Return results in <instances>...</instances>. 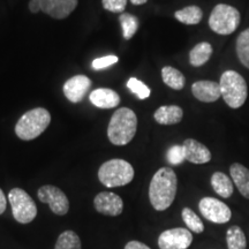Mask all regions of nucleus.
Wrapping results in <instances>:
<instances>
[{
    "mask_svg": "<svg viewBox=\"0 0 249 249\" xmlns=\"http://www.w3.org/2000/svg\"><path fill=\"white\" fill-rule=\"evenodd\" d=\"M178 178L171 167H161L154 174L149 186V200L155 210L164 211L172 205L177 196Z\"/></svg>",
    "mask_w": 249,
    "mask_h": 249,
    "instance_id": "nucleus-1",
    "label": "nucleus"
},
{
    "mask_svg": "<svg viewBox=\"0 0 249 249\" xmlns=\"http://www.w3.org/2000/svg\"><path fill=\"white\" fill-rule=\"evenodd\" d=\"M138 130V117L128 107L114 112L107 126V138L114 145H126L132 141Z\"/></svg>",
    "mask_w": 249,
    "mask_h": 249,
    "instance_id": "nucleus-2",
    "label": "nucleus"
},
{
    "mask_svg": "<svg viewBox=\"0 0 249 249\" xmlns=\"http://www.w3.org/2000/svg\"><path fill=\"white\" fill-rule=\"evenodd\" d=\"M220 92L226 105L231 108H240L248 97V86L245 77L235 71H225L219 81Z\"/></svg>",
    "mask_w": 249,
    "mask_h": 249,
    "instance_id": "nucleus-3",
    "label": "nucleus"
},
{
    "mask_svg": "<svg viewBox=\"0 0 249 249\" xmlns=\"http://www.w3.org/2000/svg\"><path fill=\"white\" fill-rule=\"evenodd\" d=\"M51 123V114L46 108L36 107L26 112L15 124V134L23 141H31L42 135Z\"/></svg>",
    "mask_w": 249,
    "mask_h": 249,
    "instance_id": "nucleus-4",
    "label": "nucleus"
},
{
    "mask_svg": "<svg viewBox=\"0 0 249 249\" xmlns=\"http://www.w3.org/2000/svg\"><path fill=\"white\" fill-rule=\"evenodd\" d=\"M134 169L128 161L111 160L102 164L98 170V179L107 188L128 185L134 179Z\"/></svg>",
    "mask_w": 249,
    "mask_h": 249,
    "instance_id": "nucleus-5",
    "label": "nucleus"
},
{
    "mask_svg": "<svg viewBox=\"0 0 249 249\" xmlns=\"http://www.w3.org/2000/svg\"><path fill=\"white\" fill-rule=\"evenodd\" d=\"M241 22L240 12L227 4H218L209 17V27L218 35H231L238 29Z\"/></svg>",
    "mask_w": 249,
    "mask_h": 249,
    "instance_id": "nucleus-6",
    "label": "nucleus"
},
{
    "mask_svg": "<svg viewBox=\"0 0 249 249\" xmlns=\"http://www.w3.org/2000/svg\"><path fill=\"white\" fill-rule=\"evenodd\" d=\"M14 219L20 224H29L37 216V207L31 196L21 188H13L8 194Z\"/></svg>",
    "mask_w": 249,
    "mask_h": 249,
    "instance_id": "nucleus-7",
    "label": "nucleus"
},
{
    "mask_svg": "<svg viewBox=\"0 0 249 249\" xmlns=\"http://www.w3.org/2000/svg\"><path fill=\"white\" fill-rule=\"evenodd\" d=\"M77 4L79 0H30L29 11L34 14L43 12L55 20H64L70 17Z\"/></svg>",
    "mask_w": 249,
    "mask_h": 249,
    "instance_id": "nucleus-8",
    "label": "nucleus"
},
{
    "mask_svg": "<svg viewBox=\"0 0 249 249\" xmlns=\"http://www.w3.org/2000/svg\"><path fill=\"white\" fill-rule=\"evenodd\" d=\"M198 209L205 219L214 224H226L232 218V210L229 205L210 196L201 198Z\"/></svg>",
    "mask_w": 249,
    "mask_h": 249,
    "instance_id": "nucleus-9",
    "label": "nucleus"
},
{
    "mask_svg": "<svg viewBox=\"0 0 249 249\" xmlns=\"http://www.w3.org/2000/svg\"><path fill=\"white\" fill-rule=\"evenodd\" d=\"M38 200L49 204L50 209L58 216H65L70 210V201L66 194L58 187L52 185L42 186L37 192Z\"/></svg>",
    "mask_w": 249,
    "mask_h": 249,
    "instance_id": "nucleus-10",
    "label": "nucleus"
},
{
    "mask_svg": "<svg viewBox=\"0 0 249 249\" xmlns=\"http://www.w3.org/2000/svg\"><path fill=\"white\" fill-rule=\"evenodd\" d=\"M160 249H188L193 242V234L185 227H176L161 232L158 236Z\"/></svg>",
    "mask_w": 249,
    "mask_h": 249,
    "instance_id": "nucleus-11",
    "label": "nucleus"
},
{
    "mask_svg": "<svg viewBox=\"0 0 249 249\" xmlns=\"http://www.w3.org/2000/svg\"><path fill=\"white\" fill-rule=\"evenodd\" d=\"M96 211L105 216L117 217L124 211V201L119 195L111 192H102L93 200Z\"/></svg>",
    "mask_w": 249,
    "mask_h": 249,
    "instance_id": "nucleus-12",
    "label": "nucleus"
},
{
    "mask_svg": "<svg viewBox=\"0 0 249 249\" xmlns=\"http://www.w3.org/2000/svg\"><path fill=\"white\" fill-rule=\"evenodd\" d=\"M91 87V80L86 75H75L67 80L64 85V95L71 103H80L86 97Z\"/></svg>",
    "mask_w": 249,
    "mask_h": 249,
    "instance_id": "nucleus-13",
    "label": "nucleus"
},
{
    "mask_svg": "<svg viewBox=\"0 0 249 249\" xmlns=\"http://www.w3.org/2000/svg\"><path fill=\"white\" fill-rule=\"evenodd\" d=\"M183 152H185V160L193 164H207L213 158L211 151L203 143L196 141L194 139L185 140L182 144Z\"/></svg>",
    "mask_w": 249,
    "mask_h": 249,
    "instance_id": "nucleus-14",
    "label": "nucleus"
},
{
    "mask_svg": "<svg viewBox=\"0 0 249 249\" xmlns=\"http://www.w3.org/2000/svg\"><path fill=\"white\" fill-rule=\"evenodd\" d=\"M192 92L197 101L203 103H214L222 96L219 83L209 80L196 81L193 83Z\"/></svg>",
    "mask_w": 249,
    "mask_h": 249,
    "instance_id": "nucleus-15",
    "label": "nucleus"
},
{
    "mask_svg": "<svg viewBox=\"0 0 249 249\" xmlns=\"http://www.w3.org/2000/svg\"><path fill=\"white\" fill-rule=\"evenodd\" d=\"M90 102L98 108H113L120 103V96L114 90L98 88L92 90L89 95Z\"/></svg>",
    "mask_w": 249,
    "mask_h": 249,
    "instance_id": "nucleus-16",
    "label": "nucleus"
},
{
    "mask_svg": "<svg viewBox=\"0 0 249 249\" xmlns=\"http://www.w3.org/2000/svg\"><path fill=\"white\" fill-rule=\"evenodd\" d=\"M230 176L239 193L249 200V169L240 163H233L230 166Z\"/></svg>",
    "mask_w": 249,
    "mask_h": 249,
    "instance_id": "nucleus-17",
    "label": "nucleus"
},
{
    "mask_svg": "<svg viewBox=\"0 0 249 249\" xmlns=\"http://www.w3.org/2000/svg\"><path fill=\"white\" fill-rule=\"evenodd\" d=\"M156 123L164 126L179 124L183 118L182 108L178 105H163L154 113Z\"/></svg>",
    "mask_w": 249,
    "mask_h": 249,
    "instance_id": "nucleus-18",
    "label": "nucleus"
},
{
    "mask_svg": "<svg viewBox=\"0 0 249 249\" xmlns=\"http://www.w3.org/2000/svg\"><path fill=\"white\" fill-rule=\"evenodd\" d=\"M211 187L216 193L223 198H230L234 192V183L227 174L223 172H214L210 179Z\"/></svg>",
    "mask_w": 249,
    "mask_h": 249,
    "instance_id": "nucleus-19",
    "label": "nucleus"
},
{
    "mask_svg": "<svg viewBox=\"0 0 249 249\" xmlns=\"http://www.w3.org/2000/svg\"><path fill=\"white\" fill-rule=\"evenodd\" d=\"M213 49L210 43L201 42L196 44L189 52V62L192 66L201 67L210 60Z\"/></svg>",
    "mask_w": 249,
    "mask_h": 249,
    "instance_id": "nucleus-20",
    "label": "nucleus"
},
{
    "mask_svg": "<svg viewBox=\"0 0 249 249\" xmlns=\"http://www.w3.org/2000/svg\"><path fill=\"white\" fill-rule=\"evenodd\" d=\"M174 18L179 22L187 24V26H195V24L200 23L203 18V12L198 6L192 5L177 11L174 13Z\"/></svg>",
    "mask_w": 249,
    "mask_h": 249,
    "instance_id": "nucleus-21",
    "label": "nucleus"
},
{
    "mask_svg": "<svg viewBox=\"0 0 249 249\" xmlns=\"http://www.w3.org/2000/svg\"><path fill=\"white\" fill-rule=\"evenodd\" d=\"M161 79L163 82L171 89L181 90L186 85V77L177 68L172 66H165L161 70Z\"/></svg>",
    "mask_w": 249,
    "mask_h": 249,
    "instance_id": "nucleus-22",
    "label": "nucleus"
},
{
    "mask_svg": "<svg viewBox=\"0 0 249 249\" xmlns=\"http://www.w3.org/2000/svg\"><path fill=\"white\" fill-rule=\"evenodd\" d=\"M227 249H246L247 248V239L244 230L240 226L233 225L226 231Z\"/></svg>",
    "mask_w": 249,
    "mask_h": 249,
    "instance_id": "nucleus-23",
    "label": "nucleus"
},
{
    "mask_svg": "<svg viewBox=\"0 0 249 249\" xmlns=\"http://www.w3.org/2000/svg\"><path fill=\"white\" fill-rule=\"evenodd\" d=\"M235 52L242 66L249 70V28L239 34L235 43Z\"/></svg>",
    "mask_w": 249,
    "mask_h": 249,
    "instance_id": "nucleus-24",
    "label": "nucleus"
},
{
    "mask_svg": "<svg viewBox=\"0 0 249 249\" xmlns=\"http://www.w3.org/2000/svg\"><path fill=\"white\" fill-rule=\"evenodd\" d=\"M181 217L183 223L186 224L187 229L191 232L200 233L204 232V224L201 220V218L196 214L194 211H193L191 208H183L181 211Z\"/></svg>",
    "mask_w": 249,
    "mask_h": 249,
    "instance_id": "nucleus-25",
    "label": "nucleus"
},
{
    "mask_svg": "<svg viewBox=\"0 0 249 249\" xmlns=\"http://www.w3.org/2000/svg\"><path fill=\"white\" fill-rule=\"evenodd\" d=\"M119 22L123 28V36L124 39H130L139 29V18L129 13H121Z\"/></svg>",
    "mask_w": 249,
    "mask_h": 249,
    "instance_id": "nucleus-26",
    "label": "nucleus"
},
{
    "mask_svg": "<svg viewBox=\"0 0 249 249\" xmlns=\"http://www.w3.org/2000/svg\"><path fill=\"white\" fill-rule=\"evenodd\" d=\"M54 249H81L80 236L74 231H65L58 236Z\"/></svg>",
    "mask_w": 249,
    "mask_h": 249,
    "instance_id": "nucleus-27",
    "label": "nucleus"
},
{
    "mask_svg": "<svg viewBox=\"0 0 249 249\" xmlns=\"http://www.w3.org/2000/svg\"><path fill=\"white\" fill-rule=\"evenodd\" d=\"M127 87H128L130 91L135 93L140 99L148 98L151 93L150 88H149L147 85H144L142 81L135 79V77H130L128 82H127Z\"/></svg>",
    "mask_w": 249,
    "mask_h": 249,
    "instance_id": "nucleus-28",
    "label": "nucleus"
},
{
    "mask_svg": "<svg viewBox=\"0 0 249 249\" xmlns=\"http://www.w3.org/2000/svg\"><path fill=\"white\" fill-rule=\"evenodd\" d=\"M166 160L171 165H180L185 160L182 145H172L166 152Z\"/></svg>",
    "mask_w": 249,
    "mask_h": 249,
    "instance_id": "nucleus-29",
    "label": "nucleus"
},
{
    "mask_svg": "<svg viewBox=\"0 0 249 249\" xmlns=\"http://www.w3.org/2000/svg\"><path fill=\"white\" fill-rule=\"evenodd\" d=\"M104 9L112 13H124L126 9L127 0H102Z\"/></svg>",
    "mask_w": 249,
    "mask_h": 249,
    "instance_id": "nucleus-30",
    "label": "nucleus"
},
{
    "mask_svg": "<svg viewBox=\"0 0 249 249\" xmlns=\"http://www.w3.org/2000/svg\"><path fill=\"white\" fill-rule=\"evenodd\" d=\"M118 60H119V58H118L117 55H105V57L95 59V60L92 61L91 67L92 70L95 71L104 70V68L111 66V65L117 64Z\"/></svg>",
    "mask_w": 249,
    "mask_h": 249,
    "instance_id": "nucleus-31",
    "label": "nucleus"
},
{
    "mask_svg": "<svg viewBox=\"0 0 249 249\" xmlns=\"http://www.w3.org/2000/svg\"><path fill=\"white\" fill-rule=\"evenodd\" d=\"M124 249H151V248L149 247V246L143 244V242L133 240V241H129L128 244L124 246Z\"/></svg>",
    "mask_w": 249,
    "mask_h": 249,
    "instance_id": "nucleus-32",
    "label": "nucleus"
},
{
    "mask_svg": "<svg viewBox=\"0 0 249 249\" xmlns=\"http://www.w3.org/2000/svg\"><path fill=\"white\" fill-rule=\"evenodd\" d=\"M6 205H7V202H6V196L4 192L0 189V214H2L6 210Z\"/></svg>",
    "mask_w": 249,
    "mask_h": 249,
    "instance_id": "nucleus-33",
    "label": "nucleus"
},
{
    "mask_svg": "<svg viewBox=\"0 0 249 249\" xmlns=\"http://www.w3.org/2000/svg\"><path fill=\"white\" fill-rule=\"evenodd\" d=\"M147 1H148V0H130V2H132V4L135 5V6L144 5Z\"/></svg>",
    "mask_w": 249,
    "mask_h": 249,
    "instance_id": "nucleus-34",
    "label": "nucleus"
}]
</instances>
